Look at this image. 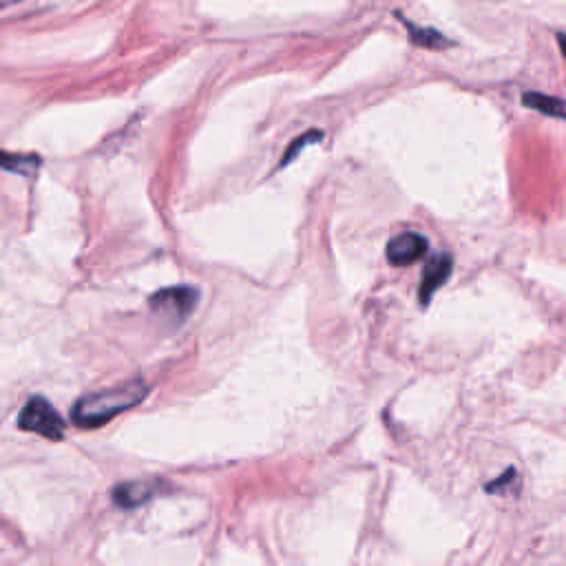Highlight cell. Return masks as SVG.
<instances>
[{
    "instance_id": "52a82bcc",
    "label": "cell",
    "mask_w": 566,
    "mask_h": 566,
    "mask_svg": "<svg viewBox=\"0 0 566 566\" xmlns=\"http://www.w3.org/2000/svg\"><path fill=\"white\" fill-rule=\"evenodd\" d=\"M157 491H160V485L157 482H149V480H135V482H124V485H118L113 491V502L122 509H135L149 502Z\"/></svg>"
},
{
    "instance_id": "7a4b0ae2",
    "label": "cell",
    "mask_w": 566,
    "mask_h": 566,
    "mask_svg": "<svg viewBox=\"0 0 566 566\" xmlns=\"http://www.w3.org/2000/svg\"><path fill=\"white\" fill-rule=\"evenodd\" d=\"M199 301V290L193 286H173L157 290L151 297V312L160 319L164 326L177 328L191 317Z\"/></svg>"
},
{
    "instance_id": "3957f363",
    "label": "cell",
    "mask_w": 566,
    "mask_h": 566,
    "mask_svg": "<svg viewBox=\"0 0 566 566\" xmlns=\"http://www.w3.org/2000/svg\"><path fill=\"white\" fill-rule=\"evenodd\" d=\"M18 427L49 440H62L67 425L45 396H31L18 416Z\"/></svg>"
},
{
    "instance_id": "277c9868",
    "label": "cell",
    "mask_w": 566,
    "mask_h": 566,
    "mask_svg": "<svg viewBox=\"0 0 566 566\" xmlns=\"http://www.w3.org/2000/svg\"><path fill=\"white\" fill-rule=\"evenodd\" d=\"M429 250V241L421 233H401L390 239L387 244V259L394 266H412L418 259L425 257Z\"/></svg>"
},
{
    "instance_id": "5b68a950",
    "label": "cell",
    "mask_w": 566,
    "mask_h": 566,
    "mask_svg": "<svg viewBox=\"0 0 566 566\" xmlns=\"http://www.w3.org/2000/svg\"><path fill=\"white\" fill-rule=\"evenodd\" d=\"M452 270H454V257L449 253H440L436 255L429 264L425 266L423 272V281H421V288H418V295H421V303L427 306L432 297L438 292V288H443L447 279L452 277Z\"/></svg>"
},
{
    "instance_id": "ba28073f",
    "label": "cell",
    "mask_w": 566,
    "mask_h": 566,
    "mask_svg": "<svg viewBox=\"0 0 566 566\" xmlns=\"http://www.w3.org/2000/svg\"><path fill=\"white\" fill-rule=\"evenodd\" d=\"M522 104L531 111H538L547 118H558V120H566V102L560 98L553 96H544V93H536L529 91L522 96Z\"/></svg>"
},
{
    "instance_id": "8992f818",
    "label": "cell",
    "mask_w": 566,
    "mask_h": 566,
    "mask_svg": "<svg viewBox=\"0 0 566 566\" xmlns=\"http://www.w3.org/2000/svg\"><path fill=\"white\" fill-rule=\"evenodd\" d=\"M396 20H401L403 27L407 29V38H410V43L416 45L418 49H429V51H445V49H452L456 43L454 40H449L445 34H440V31L432 29V27H421L412 23L410 18H405V14L401 12H394Z\"/></svg>"
},
{
    "instance_id": "9c48e42d",
    "label": "cell",
    "mask_w": 566,
    "mask_h": 566,
    "mask_svg": "<svg viewBox=\"0 0 566 566\" xmlns=\"http://www.w3.org/2000/svg\"><path fill=\"white\" fill-rule=\"evenodd\" d=\"M321 140H323V133H321V131H308V133L299 135V138L288 146V151L283 153V160H281V164H279V169H283V166H288L290 162H295V157H297L303 149H306V146L317 144V142H321Z\"/></svg>"
},
{
    "instance_id": "6da1fadb",
    "label": "cell",
    "mask_w": 566,
    "mask_h": 566,
    "mask_svg": "<svg viewBox=\"0 0 566 566\" xmlns=\"http://www.w3.org/2000/svg\"><path fill=\"white\" fill-rule=\"evenodd\" d=\"M146 396H149V383L144 379L113 385L107 387V390L82 396L80 401L73 405L71 421L82 429H96L111 423L118 414L133 410Z\"/></svg>"
},
{
    "instance_id": "30bf717a",
    "label": "cell",
    "mask_w": 566,
    "mask_h": 566,
    "mask_svg": "<svg viewBox=\"0 0 566 566\" xmlns=\"http://www.w3.org/2000/svg\"><path fill=\"white\" fill-rule=\"evenodd\" d=\"M555 40H558L560 51H562L564 58H566V34H564V31H560V34H555Z\"/></svg>"
}]
</instances>
